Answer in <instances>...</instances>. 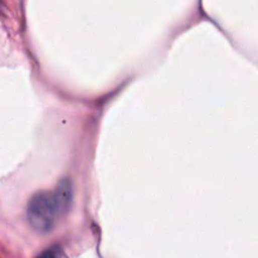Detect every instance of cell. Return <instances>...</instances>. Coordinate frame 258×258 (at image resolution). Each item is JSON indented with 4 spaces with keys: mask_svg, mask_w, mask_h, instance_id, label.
<instances>
[{
    "mask_svg": "<svg viewBox=\"0 0 258 258\" xmlns=\"http://www.w3.org/2000/svg\"><path fill=\"white\" fill-rule=\"evenodd\" d=\"M30 227L38 233H48L54 228L62 217L55 197L52 191H38L30 198L27 208Z\"/></svg>",
    "mask_w": 258,
    "mask_h": 258,
    "instance_id": "6da1fadb",
    "label": "cell"
},
{
    "mask_svg": "<svg viewBox=\"0 0 258 258\" xmlns=\"http://www.w3.org/2000/svg\"><path fill=\"white\" fill-rule=\"evenodd\" d=\"M53 194H54L55 201H57L62 216L67 214L68 212H70L71 204H72L73 199L72 183H71L68 179H63V180H60L59 183H58L57 188L53 191Z\"/></svg>",
    "mask_w": 258,
    "mask_h": 258,
    "instance_id": "7a4b0ae2",
    "label": "cell"
},
{
    "mask_svg": "<svg viewBox=\"0 0 258 258\" xmlns=\"http://www.w3.org/2000/svg\"><path fill=\"white\" fill-rule=\"evenodd\" d=\"M38 258H66L64 252L62 251V248L58 246L50 247V248L45 249L43 253H40Z\"/></svg>",
    "mask_w": 258,
    "mask_h": 258,
    "instance_id": "3957f363",
    "label": "cell"
}]
</instances>
